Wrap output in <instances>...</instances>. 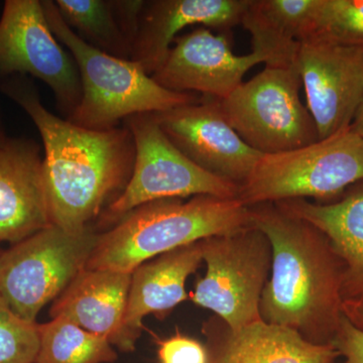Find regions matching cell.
<instances>
[{
    "label": "cell",
    "mask_w": 363,
    "mask_h": 363,
    "mask_svg": "<svg viewBox=\"0 0 363 363\" xmlns=\"http://www.w3.org/2000/svg\"><path fill=\"white\" fill-rule=\"evenodd\" d=\"M250 225L248 207L238 198L200 195L186 201L157 200L135 208L99 234L85 269L131 274L162 253Z\"/></svg>",
    "instance_id": "3957f363"
},
{
    "label": "cell",
    "mask_w": 363,
    "mask_h": 363,
    "mask_svg": "<svg viewBox=\"0 0 363 363\" xmlns=\"http://www.w3.org/2000/svg\"><path fill=\"white\" fill-rule=\"evenodd\" d=\"M295 67L319 140L350 128L363 99V48L307 38Z\"/></svg>",
    "instance_id": "8fae6325"
},
{
    "label": "cell",
    "mask_w": 363,
    "mask_h": 363,
    "mask_svg": "<svg viewBox=\"0 0 363 363\" xmlns=\"http://www.w3.org/2000/svg\"><path fill=\"white\" fill-rule=\"evenodd\" d=\"M331 345L344 363H363V329L358 328L343 315Z\"/></svg>",
    "instance_id": "484cf974"
},
{
    "label": "cell",
    "mask_w": 363,
    "mask_h": 363,
    "mask_svg": "<svg viewBox=\"0 0 363 363\" xmlns=\"http://www.w3.org/2000/svg\"><path fill=\"white\" fill-rule=\"evenodd\" d=\"M296 67H266L220 100L241 140L262 155L281 154L319 140L316 123L300 98Z\"/></svg>",
    "instance_id": "52a82bcc"
},
{
    "label": "cell",
    "mask_w": 363,
    "mask_h": 363,
    "mask_svg": "<svg viewBox=\"0 0 363 363\" xmlns=\"http://www.w3.org/2000/svg\"><path fill=\"white\" fill-rule=\"evenodd\" d=\"M343 313L358 328L363 329V297L343 303Z\"/></svg>",
    "instance_id": "4316f807"
},
{
    "label": "cell",
    "mask_w": 363,
    "mask_h": 363,
    "mask_svg": "<svg viewBox=\"0 0 363 363\" xmlns=\"http://www.w3.org/2000/svg\"><path fill=\"white\" fill-rule=\"evenodd\" d=\"M231 35L195 26L176 38L164 64L152 77L174 92L225 99L243 82L250 69L264 64L257 52L236 56Z\"/></svg>",
    "instance_id": "4fadbf2b"
},
{
    "label": "cell",
    "mask_w": 363,
    "mask_h": 363,
    "mask_svg": "<svg viewBox=\"0 0 363 363\" xmlns=\"http://www.w3.org/2000/svg\"><path fill=\"white\" fill-rule=\"evenodd\" d=\"M1 82V80H0ZM0 94H1V90H0ZM9 138L6 135V126H4V116H2L1 104H0V145L2 143H6V140Z\"/></svg>",
    "instance_id": "f1b7e54d"
},
{
    "label": "cell",
    "mask_w": 363,
    "mask_h": 363,
    "mask_svg": "<svg viewBox=\"0 0 363 363\" xmlns=\"http://www.w3.org/2000/svg\"><path fill=\"white\" fill-rule=\"evenodd\" d=\"M0 90L30 116L42 138L52 225L72 233L87 228L130 182L135 161L130 130L124 124L108 130H88L55 116L28 76L4 79Z\"/></svg>",
    "instance_id": "6da1fadb"
},
{
    "label": "cell",
    "mask_w": 363,
    "mask_h": 363,
    "mask_svg": "<svg viewBox=\"0 0 363 363\" xmlns=\"http://www.w3.org/2000/svg\"><path fill=\"white\" fill-rule=\"evenodd\" d=\"M130 281L128 272L84 269L54 301L50 315L66 318L121 350Z\"/></svg>",
    "instance_id": "ac0fdd59"
},
{
    "label": "cell",
    "mask_w": 363,
    "mask_h": 363,
    "mask_svg": "<svg viewBox=\"0 0 363 363\" xmlns=\"http://www.w3.org/2000/svg\"><path fill=\"white\" fill-rule=\"evenodd\" d=\"M319 0H250L240 25L252 35V52L272 68L295 66Z\"/></svg>",
    "instance_id": "ffe728a7"
},
{
    "label": "cell",
    "mask_w": 363,
    "mask_h": 363,
    "mask_svg": "<svg viewBox=\"0 0 363 363\" xmlns=\"http://www.w3.org/2000/svg\"><path fill=\"white\" fill-rule=\"evenodd\" d=\"M248 211L250 223L266 234L272 247L260 319L315 345H331L344 315V267L328 238L274 203L253 205Z\"/></svg>",
    "instance_id": "7a4b0ae2"
},
{
    "label": "cell",
    "mask_w": 363,
    "mask_h": 363,
    "mask_svg": "<svg viewBox=\"0 0 363 363\" xmlns=\"http://www.w3.org/2000/svg\"><path fill=\"white\" fill-rule=\"evenodd\" d=\"M202 240L162 253L131 272L121 351H135L143 318L168 314L187 300L186 281L203 262Z\"/></svg>",
    "instance_id": "2e32d148"
},
{
    "label": "cell",
    "mask_w": 363,
    "mask_h": 363,
    "mask_svg": "<svg viewBox=\"0 0 363 363\" xmlns=\"http://www.w3.org/2000/svg\"><path fill=\"white\" fill-rule=\"evenodd\" d=\"M50 225L42 147L9 136L0 145V242L14 245Z\"/></svg>",
    "instance_id": "5bb4252c"
},
{
    "label": "cell",
    "mask_w": 363,
    "mask_h": 363,
    "mask_svg": "<svg viewBox=\"0 0 363 363\" xmlns=\"http://www.w3.org/2000/svg\"><path fill=\"white\" fill-rule=\"evenodd\" d=\"M335 363H337V362H335Z\"/></svg>",
    "instance_id": "f546056e"
},
{
    "label": "cell",
    "mask_w": 363,
    "mask_h": 363,
    "mask_svg": "<svg viewBox=\"0 0 363 363\" xmlns=\"http://www.w3.org/2000/svg\"><path fill=\"white\" fill-rule=\"evenodd\" d=\"M206 274L193 302L214 312L231 330L260 321L259 304L272 267L271 243L253 225L202 240Z\"/></svg>",
    "instance_id": "ba28073f"
},
{
    "label": "cell",
    "mask_w": 363,
    "mask_h": 363,
    "mask_svg": "<svg viewBox=\"0 0 363 363\" xmlns=\"http://www.w3.org/2000/svg\"><path fill=\"white\" fill-rule=\"evenodd\" d=\"M52 33L75 59L82 98L67 121L81 128L108 130L135 114L157 113L199 101L201 95L174 92L157 84L133 60H123L86 44L62 18L55 0H42Z\"/></svg>",
    "instance_id": "277c9868"
},
{
    "label": "cell",
    "mask_w": 363,
    "mask_h": 363,
    "mask_svg": "<svg viewBox=\"0 0 363 363\" xmlns=\"http://www.w3.org/2000/svg\"><path fill=\"white\" fill-rule=\"evenodd\" d=\"M307 38L363 48V0H319Z\"/></svg>",
    "instance_id": "603a6c76"
},
{
    "label": "cell",
    "mask_w": 363,
    "mask_h": 363,
    "mask_svg": "<svg viewBox=\"0 0 363 363\" xmlns=\"http://www.w3.org/2000/svg\"><path fill=\"white\" fill-rule=\"evenodd\" d=\"M39 324L23 320L0 296V363H35Z\"/></svg>",
    "instance_id": "cb8c5ba5"
},
{
    "label": "cell",
    "mask_w": 363,
    "mask_h": 363,
    "mask_svg": "<svg viewBox=\"0 0 363 363\" xmlns=\"http://www.w3.org/2000/svg\"><path fill=\"white\" fill-rule=\"evenodd\" d=\"M160 363H208L206 347L196 339L176 334L157 344Z\"/></svg>",
    "instance_id": "d4e9b609"
},
{
    "label": "cell",
    "mask_w": 363,
    "mask_h": 363,
    "mask_svg": "<svg viewBox=\"0 0 363 363\" xmlns=\"http://www.w3.org/2000/svg\"><path fill=\"white\" fill-rule=\"evenodd\" d=\"M250 0H145L131 60L152 76L168 57L179 33L204 26L233 35Z\"/></svg>",
    "instance_id": "9a60e30c"
},
{
    "label": "cell",
    "mask_w": 363,
    "mask_h": 363,
    "mask_svg": "<svg viewBox=\"0 0 363 363\" xmlns=\"http://www.w3.org/2000/svg\"><path fill=\"white\" fill-rule=\"evenodd\" d=\"M351 130L357 133L358 135L362 136L363 138V99L359 108L355 114L354 119H353L352 124L350 125Z\"/></svg>",
    "instance_id": "83f0119b"
},
{
    "label": "cell",
    "mask_w": 363,
    "mask_h": 363,
    "mask_svg": "<svg viewBox=\"0 0 363 363\" xmlns=\"http://www.w3.org/2000/svg\"><path fill=\"white\" fill-rule=\"evenodd\" d=\"M135 145L133 174L121 195L107 206L109 220L123 218L135 208L162 199L207 195L233 199L240 186L212 175L191 162L162 133L152 113L124 119Z\"/></svg>",
    "instance_id": "9c48e42d"
},
{
    "label": "cell",
    "mask_w": 363,
    "mask_h": 363,
    "mask_svg": "<svg viewBox=\"0 0 363 363\" xmlns=\"http://www.w3.org/2000/svg\"><path fill=\"white\" fill-rule=\"evenodd\" d=\"M274 204L309 222L328 238L343 264L344 302L363 297V180L327 204L305 199Z\"/></svg>",
    "instance_id": "d6986e66"
},
{
    "label": "cell",
    "mask_w": 363,
    "mask_h": 363,
    "mask_svg": "<svg viewBox=\"0 0 363 363\" xmlns=\"http://www.w3.org/2000/svg\"><path fill=\"white\" fill-rule=\"evenodd\" d=\"M152 116L184 156L208 173L240 187L262 156L233 130L217 98L201 95L199 101Z\"/></svg>",
    "instance_id": "7c38bea8"
},
{
    "label": "cell",
    "mask_w": 363,
    "mask_h": 363,
    "mask_svg": "<svg viewBox=\"0 0 363 363\" xmlns=\"http://www.w3.org/2000/svg\"><path fill=\"white\" fill-rule=\"evenodd\" d=\"M52 33L42 0H6L0 18V80L30 76L52 90L60 113L69 118L82 98L75 59Z\"/></svg>",
    "instance_id": "30bf717a"
},
{
    "label": "cell",
    "mask_w": 363,
    "mask_h": 363,
    "mask_svg": "<svg viewBox=\"0 0 363 363\" xmlns=\"http://www.w3.org/2000/svg\"><path fill=\"white\" fill-rule=\"evenodd\" d=\"M62 18L86 44L131 60L133 44L124 32L114 0H55Z\"/></svg>",
    "instance_id": "44dd1931"
},
{
    "label": "cell",
    "mask_w": 363,
    "mask_h": 363,
    "mask_svg": "<svg viewBox=\"0 0 363 363\" xmlns=\"http://www.w3.org/2000/svg\"><path fill=\"white\" fill-rule=\"evenodd\" d=\"M206 329L208 363H335L340 357L332 345H315L262 320L238 330Z\"/></svg>",
    "instance_id": "e0dca14e"
},
{
    "label": "cell",
    "mask_w": 363,
    "mask_h": 363,
    "mask_svg": "<svg viewBox=\"0 0 363 363\" xmlns=\"http://www.w3.org/2000/svg\"><path fill=\"white\" fill-rule=\"evenodd\" d=\"M35 363H113L117 353L106 338L91 333L63 317L39 324Z\"/></svg>",
    "instance_id": "7402d4cb"
},
{
    "label": "cell",
    "mask_w": 363,
    "mask_h": 363,
    "mask_svg": "<svg viewBox=\"0 0 363 363\" xmlns=\"http://www.w3.org/2000/svg\"><path fill=\"white\" fill-rule=\"evenodd\" d=\"M99 234L50 225L0 255V296L13 311L35 323L38 315L85 269Z\"/></svg>",
    "instance_id": "8992f818"
},
{
    "label": "cell",
    "mask_w": 363,
    "mask_h": 363,
    "mask_svg": "<svg viewBox=\"0 0 363 363\" xmlns=\"http://www.w3.org/2000/svg\"><path fill=\"white\" fill-rule=\"evenodd\" d=\"M363 180V138L351 128L300 149L262 155L240 187L245 206L309 198L338 200Z\"/></svg>",
    "instance_id": "5b68a950"
}]
</instances>
